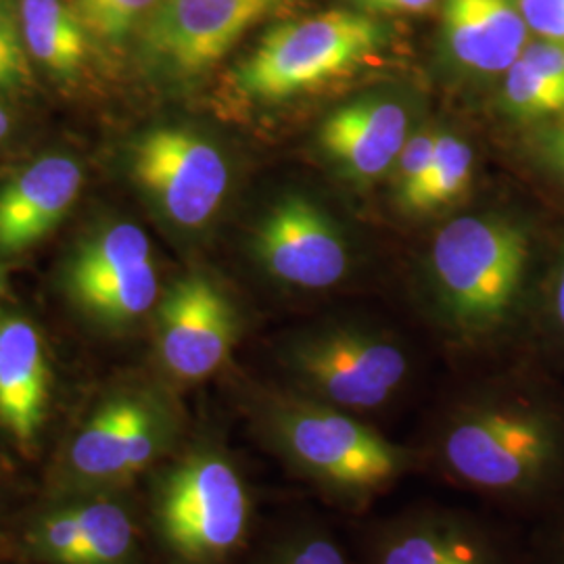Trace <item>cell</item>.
<instances>
[{
  "label": "cell",
  "mask_w": 564,
  "mask_h": 564,
  "mask_svg": "<svg viewBox=\"0 0 564 564\" xmlns=\"http://www.w3.org/2000/svg\"><path fill=\"white\" fill-rule=\"evenodd\" d=\"M368 564H514L477 519L449 508L402 512L375 529Z\"/></svg>",
  "instance_id": "8fae6325"
},
{
  "label": "cell",
  "mask_w": 564,
  "mask_h": 564,
  "mask_svg": "<svg viewBox=\"0 0 564 564\" xmlns=\"http://www.w3.org/2000/svg\"><path fill=\"white\" fill-rule=\"evenodd\" d=\"M151 514L176 564H228L247 544L256 517L241 466L223 444L188 445L155 481Z\"/></svg>",
  "instance_id": "3957f363"
},
{
  "label": "cell",
  "mask_w": 564,
  "mask_h": 564,
  "mask_svg": "<svg viewBox=\"0 0 564 564\" xmlns=\"http://www.w3.org/2000/svg\"><path fill=\"white\" fill-rule=\"evenodd\" d=\"M550 310H552V321H554L556 328L564 335V268L563 272H561V279L556 282Z\"/></svg>",
  "instance_id": "d6a6232c"
},
{
  "label": "cell",
  "mask_w": 564,
  "mask_h": 564,
  "mask_svg": "<svg viewBox=\"0 0 564 564\" xmlns=\"http://www.w3.org/2000/svg\"><path fill=\"white\" fill-rule=\"evenodd\" d=\"M239 318L223 289L202 274L174 282L158 307V349L182 383L212 377L230 356Z\"/></svg>",
  "instance_id": "ba28073f"
},
{
  "label": "cell",
  "mask_w": 564,
  "mask_h": 564,
  "mask_svg": "<svg viewBox=\"0 0 564 564\" xmlns=\"http://www.w3.org/2000/svg\"><path fill=\"white\" fill-rule=\"evenodd\" d=\"M258 564H349L335 535L318 523H300L281 533Z\"/></svg>",
  "instance_id": "603a6c76"
},
{
  "label": "cell",
  "mask_w": 564,
  "mask_h": 564,
  "mask_svg": "<svg viewBox=\"0 0 564 564\" xmlns=\"http://www.w3.org/2000/svg\"><path fill=\"white\" fill-rule=\"evenodd\" d=\"M284 366L295 393L362 419L393 402L410 372L400 343L354 324L305 330L286 345Z\"/></svg>",
  "instance_id": "8992f818"
},
{
  "label": "cell",
  "mask_w": 564,
  "mask_h": 564,
  "mask_svg": "<svg viewBox=\"0 0 564 564\" xmlns=\"http://www.w3.org/2000/svg\"><path fill=\"white\" fill-rule=\"evenodd\" d=\"M134 181L172 223L199 228L228 188L223 153L186 128H155L132 147Z\"/></svg>",
  "instance_id": "52a82bcc"
},
{
  "label": "cell",
  "mask_w": 564,
  "mask_h": 564,
  "mask_svg": "<svg viewBox=\"0 0 564 564\" xmlns=\"http://www.w3.org/2000/svg\"><path fill=\"white\" fill-rule=\"evenodd\" d=\"M28 57L23 48V34L18 30L13 13L0 2V88L20 86L28 80Z\"/></svg>",
  "instance_id": "484cf974"
},
{
  "label": "cell",
  "mask_w": 564,
  "mask_h": 564,
  "mask_svg": "<svg viewBox=\"0 0 564 564\" xmlns=\"http://www.w3.org/2000/svg\"><path fill=\"white\" fill-rule=\"evenodd\" d=\"M256 253L270 276L310 291L328 289L347 272V251L337 226L303 197H289L272 207L258 228Z\"/></svg>",
  "instance_id": "30bf717a"
},
{
  "label": "cell",
  "mask_w": 564,
  "mask_h": 564,
  "mask_svg": "<svg viewBox=\"0 0 564 564\" xmlns=\"http://www.w3.org/2000/svg\"><path fill=\"white\" fill-rule=\"evenodd\" d=\"M7 132H9V116H7V111L0 107V139H2Z\"/></svg>",
  "instance_id": "836d02e7"
},
{
  "label": "cell",
  "mask_w": 564,
  "mask_h": 564,
  "mask_svg": "<svg viewBox=\"0 0 564 564\" xmlns=\"http://www.w3.org/2000/svg\"><path fill=\"white\" fill-rule=\"evenodd\" d=\"M258 433L284 468L347 510L368 508L424 463L423 454L391 442L362 416L295 391L263 402Z\"/></svg>",
  "instance_id": "7a4b0ae2"
},
{
  "label": "cell",
  "mask_w": 564,
  "mask_h": 564,
  "mask_svg": "<svg viewBox=\"0 0 564 564\" xmlns=\"http://www.w3.org/2000/svg\"><path fill=\"white\" fill-rule=\"evenodd\" d=\"M408 142V111L391 99H360L324 120L321 147L341 174L377 181L398 162Z\"/></svg>",
  "instance_id": "7c38bea8"
},
{
  "label": "cell",
  "mask_w": 564,
  "mask_h": 564,
  "mask_svg": "<svg viewBox=\"0 0 564 564\" xmlns=\"http://www.w3.org/2000/svg\"><path fill=\"white\" fill-rule=\"evenodd\" d=\"M444 32L452 57L481 74L508 72L529 44L517 0H445Z\"/></svg>",
  "instance_id": "9a60e30c"
},
{
  "label": "cell",
  "mask_w": 564,
  "mask_h": 564,
  "mask_svg": "<svg viewBox=\"0 0 564 564\" xmlns=\"http://www.w3.org/2000/svg\"><path fill=\"white\" fill-rule=\"evenodd\" d=\"M435 141L437 134H416L403 144L402 153L398 158V193L402 195L405 191H410L416 182L421 181L424 172L429 170L431 160H433V151H435Z\"/></svg>",
  "instance_id": "4316f807"
},
{
  "label": "cell",
  "mask_w": 564,
  "mask_h": 564,
  "mask_svg": "<svg viewBox=\"0 0 564 564\" xmlns=\"http://www.w3.org/2000/svg\"><path fill=\"white\" fill-rule=\"evenodd\" d=\"M21 34L34 59L53 72L69 74L86 57V28L63 0H23Z\"/></svg>",
  "instance_id": "ac0fdd59"
},
{
  "label": "cell",
  "mask_w": 564,
  "mask_h": 564,
  "mask_svg": "<svg viewBox=\"0 0 564 564\" xmlns=\"http://www.w3.org/2000/svg\"><path fill=\"white\" fill-rule=\"evenodd\" d=\"M139 403L141 395H120L102 403L84 423L61 464L65 487L97 491L128 481V433Z\"/></svg>",
  "instance_id": "2e32d148"
},
{
  "label": "cell",
  "mask_w": 564,
  "mask_h": 564,
  "mask_svg": "<svg viewBox=\"0 0 564 564\" xmlns=\"http://www.w3.org/2000/svg\"><path fill=\"white\" fill-rule=\"evenodd\" d=\"M531 67L542 72L552 80L564 84V44L563 42L540 41L527 44L521 55Z\"/></svg>",
  "instance_id": "f1b7e54d"
},
{
  "label": "cell",
  "mask_w": 564,
  "mask_h": 564,
  "mask_svg": "<svg viewBox=\"0 0 564 564\" xmlns=\"http://www.w3.org/2000/svg\"><path fill=\"white\" fill-rule=\"evenodd\" d=\"M51 400V366L41 330L23 316H0V426L20 447L41 435Z\"/></svg>",
  "instance_id": "4fadbf2b"
},
{
  "label": "cell",
  "mask_w": 564,
  "mask_h": 564,
  "mask_svg": "<svg viewBox=\"0 0 564 564\" xmlns=\"http://www.w3.org/2000/svg\"><path fill=\"white\" fill-rule=\"evenodd\" d=\"M506 109L519 120H544L564 113V84L531 67L523 57L506 72Z\"/></svg>",
  "instance_id": "7402d4cb"
},
{
  "label": "cell",
  "mask_w": 564,
  "mask_h": 564,
  "mask_svg": "<svg viewBox=\"0 0 564 564\" xmlns=\"http://www.w3.org/2000/svg\"><path fill=\"white\" fill-rule=\"evenodd\" d=\"M387 44L381 21L358 11H326L270 30L237 72L242 93L284 101L356 72Z\"/></svg>",
  "instance_id": "5b68a950"
},
{
  "label": "cell",
  "mask_w": 564,
  "mask_h": 564,
  "mask_svg": "<svg viewBox=\"0 0 564 564\" xmlns=\"http://www.w3.org/2000/svg\"><path fill=\"white\" fill-rule=\"evenodd\" d=\"M82 170L65 155L25 167L0 193V251L20 253L44 239L78 197Z\"/></svg>",
  "instance_id": "5bb4252c"
},
{
  "label": "cell",
  "mask_w": 564,
  "mask_h": 564,
  "mask_svg": "<svg viewBox=\"0 0 564 564\" xmlns=\"http://www.w3.org/2000/svg\"><path fill=\"white\" fill-rule=\"evenodd\" d=\"M74 302L105 324H130L144 316L160 295L155 265L149 262L107 272L101 276L67 282Z\"/></svg>",
  "instance_id": "e0dca14e"
},
{
  "label": "cell",
  "mask_w": 564,
  "mask_h": 564,
  "mask_svg": "<svg viewBox=\"0 0 564 564\" xmlns=\"http://www.w3.org/2000/svg\"><path fill=\"white\" fill-rule=\"evenodd\" d=\"M74 510L82 531V564H132L139 531L126 506L95 498L74 505Z\"/></svg>",
  "instance_id": "d6986e66"
},
{
  "label": "cell",
  "mask_w": 564,
  "mask_h": 564,
  "mask_svg": "<svg viewBox=\"0 0 564 564\" xmlns=\"http://www.w3.org/2000/svg\"><path fill=\"white\" fill-rule=\"evenodd\" d=\"M370 13H424L435 0H356Z\"/></svg>",
  "instance_id": "f546056e"
},
{
  "label": "cell",
  "mask_w": 564,
  "mask_h": 564,
  "mask_svg": "<svg viewBox=\"0 0 564 564\" xmlns=\"http://www.w3.org/2000/svg\"><path fill=\"white\" fill-rule=\"evenodd\" d=\"M279 0H162L144 21L142 46L165 69L191 76L223 59Z\"/></svg>",
  "instance_id": "9c48e42d"
},
{
  "label": "cell",
  "mask_w": 564,
  "mask_h": 564,
  "mask_svg": "<svg viewBox=\"0 0 564 564\" xmlns=\"http://www.w3.org/2000/svg\"><path fill=\"white\" fill-rule=\"evenodd\" d=\"M473 174V151L454 134H437L435 151L423 178L402 193V205L410 212H431L456 202Z\"/></svg>",
  "instance_id": "ffe728a7"
},
{
  "label": "cell",
  "mask_w": 564,
  "mask_h": 564,
  "mask_svg": "<svg viewBox=\"0 0 564 564\" xmlns=\"http://www.w3.org/2000/svg\"><path fill=\"white\" fill-rule=\"evenodd\" d=\"M527 28L542 41L564 44V0H519Z\"/></svg>",
  "instance_id": "83f0119b"
},
{
  "label": "cell",
  "mask_w": 564,
  "mask_h": 564,
  "mask_svg": "<svg viewBox=\"0 0 564 564\" xmlns=\"http://www.w3.org/2000/svg\"><path fill=\"white\" fill-rule=\"evenodd\" d=\"M151 260L149 239L134 224H118L101 237L86 242L69 263L67 282L101 276Z\"/></svg>",
  "instance_id": "44dd1931"
},
{
  "label": "cell",
  "mask_w": 564,
  "mask_h": 564,
  "mask_svg": "<svg viewBox=\"0 0 564 564\" xmlns=\"http://www.w3.org/2000/svg\"><path fill=\"white\" fill-rule=\"evenodd\" d=\"M529 260V241L498 218L466 216L445 224L431 249L437 300L464 335L498 330L512 314Z\"/></svg>",
  "instance_id": "277c9868"
},
{
  "label": "cell",
  "mask_w": 564,
  "mask_h": 564,
  "mask_svg": "<svg viewBox=\"0 0 564 564\" xmlns=\"http://www.w3.org/2000/svg\"><path fill=\"white\" fill-rule=\"evenodd\" d=\"M542 564H564V510L545 540Z\"/></svg>",
  "instance_id": "4dcf8cb0"
},
{
  "label": "cell",
  "mask_w": 564,
  "mask_h": 564,
  "mask_svg": "<svg viewBox=\"0 0 564 564\" xmlns=\"http://www.w3.org/2000/svg\"><path fill=\"white\" fill-rule=\"evenodd\" d=\"M32 547L51 564H82V531L74 506L46 512L32 529Z\"/></svg>",
  "instance_id": "d4e9b609"
},
{
  "label": "cell",
  "mask_w": 564,
  "mask_h": 564,
  "mask_svg": "<svg viewBox=\"0 0 564 564\" xmlns=\"http://www.w3.org/2000/svg\"><path fill=\"white\" fill-rule=\"evenodd\" d=\"M162 0H76V13L86 32L102 41H121L149 20Z\"/></svg>",
  "instance_id": "cb8c5ba5"
},
{
  "label": "cell",
  "mask_w": 564,
  "mask_h": 564,
  "mask_svg": "<svg viewBox=\"0 0 564 564\" xmlns=\"http://www.w3.org/2000/svg\"><path fill=\"white\" fill-rule=\"evenodd\" d=\"M449 484L514 508L564 500V414L533 398H484L447 414L429 444Z\"/></svg>",
  "instance_id": "6da1fadb"
},
{
  "label": "cell",
  "mask_w": 564,
  "mask_h": 564,
  "mask_svg": "<svg viewBox=\"0 0 564 564\" xmlns=\"http://www.w3.org/2000/svg\"><path fill=\"white\" fill-rule=\"evenodd\" d=\"M545 155L564 182V121L545 139Z\"/></svg>",
  "instance_id": "1f68e13d"
}]
</instances>
